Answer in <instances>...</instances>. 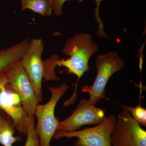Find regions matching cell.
Here are the masks:
<instances>
[{
    "mask_svg": "<svg viewBox=\"0 0 146 146\" xmlns=\"http://www.w3.org/2000/svg\"><path fill=\"white\" fill-rule=\"evenodd\" d=\"M98 50V44L93 40L92 35L89 33H79L68 38L65 42L62 52L70 58L67 59H59L57 66L65 67L68 74H72L77 77V82L70 98L71 100H76L78 81L84 73L90 71L89 60Z\"/></svg>",
    "mask_w": 146,
    "mask_h": 146,
    "instance_id": "6da1fadb",
    "label": "cell"
},
{
    "mask_svg": "<svg viewBox=\"0 0 146 146\" xmlns=\"http://www.w3.org/2000/svg\"><path fill=\"white\" fill-rule=\"evenodd\" d=\"M69 87L66 83L58 87L48 86L51 93L49 100L44 104H39L36 106L35 116L37 119V123L35 129L40 146H51V141L57 131L59 121L55 116V109Z\"/></svg>",
    "mask_w": 146,
    "mask_h": 146,
    "instance_id": "7a4b0ae2",
    "label": "cell"
},
{
    "mask_svg": "<svg viewBox=\"0 0 146 146\" xmlns=\"http://www.w3.org/2000/svg\"><path fill=\"white\" fill-rule=\"evenodd\" d=\"M124 63L117 52L110 51L104 54L97 56L96 67L97 74L91 86H84L82 91L89 95V104L95 105L104 98L105 89L110 78L115 73L122 70Z\"/></svg>",
    "mask_w": 146,
    "mask_h": 146,
    "instance_id": "3957f363",
    "label": "cell"
},
{
    "mask_svg": "<svg viewBox=\"0 0 146 146\" xmlns=\"http://www.w3.org/2000/svg\"><path fill=\"white\" fill-rule=\"evenodd\" d=\"M117 118L113 114L106 116L102 122L94 127L72 131H56L54 139L76 138L73 146H112L111 136Z\"/></svg>",
    "mask_w": 146,
    "mask_h": 146,
    "instance_id": "277c9868",
    "label": "cell"
},
{
    "mask_svg": "<svg viewBox=\"0 0 146 146\" xmlns=\"http://www.w3.org/2000/svg\"><path fill=\"white\" fill-rule=\"evenodd\" d=\"M0 108L11 118L18 132L27 136L30 116L23 106L20 96L8 83L5 74L0 75Z\"/></svg>",
    "mask_w": 146,
    "mask_h": 146,
    "instance_id": "5b68a950",
    "label": "cell"
},
{
    "mask_svg": "<svg viewBox=\"0 0 146 146\" xmlns=\"http://www.w3.org/2000/svg\"><path fill=\"white\" fill-rule=\"evenodd\" d=\"M112 146H146V131L123 108L111 136Z\"/></svg>",
    "mask_w": 146,
    "mask_h": 146,
    "instance_id": "8992f818",
    "label": "cell"
},
{
    "mask_svg": "<svg viewBox=\"0 0 146 146\" xmlns=\"http://www.w3.org/2000/svg\"><path fill=\"white\" fill-rule=\"evenodd\" d=\"M44 46L42 39H32L20 62L31 82L39 102L42 101L43 98L42 85L44 76V61L42 56Z\"/></svg>",
    "mask_w": 146,
    "mask_h": 146,
    "instance_id": "52a82bcc",
    "label": "cell"
},
{
    "mask_svg": "<svg viewBox=\"0 0 146 146\" xmlns=\"http://www.w3.org/2000/svg\"><path fill=\"white\" fill-rule=\"evenodd\" d=\"M105 117L104 110L89 104L88 100L82 99L70 116L59 121L57 131H74L78 130L82 126L98 125Z\"/></svg>",
    "mask_w": 146,
    "mask_h": 146,
    "instance_id": "ba28073f",
    "label": "cell"
},
{
    "mask_svg": "<svg viewBox=\"0 0 146 146\" xmlns=\"http://www.w3.org/2000/svg\"><path fill=\"white\" fill-rule=\"evenodd\" d=\"M8 83L20 96L23 106L29 115H34L39 104L36 93L20 63L5 73Z\"/></svg>",
    "mask_w": 146,
    "mask_h": 146,
    "instance_id": "9c48e42d",
    "label": "cell"
},
{
    "mask_svg": "<svg viewBox=\"0 0 146 146\" xmlns=\"http://www.w3.org/2000/svg\"><path fill=\"white\" fill-rule=\"evenodd\" d=\"M29 38L8 48L0 50V75L20 63L28 48Z\"/></svg>",
    "mask_w": 146,
    "mask_h": 146,
    "instance_id": "30bf717a",
    "label": "cell"
},
{
    "mask_svg": "<svg viewBox=\"0 0 146 146\" xmlns=\"http://www.w3.org/2000/svg\"><path fill=\"white\" fill-rule=\"evenodd\" d=\"M16 130L13 120L6 112L0 108V145L13 146L16 142L22 141V136H15Z\"/></svg>",
    "mask_w": 146,
    "mask_h": 146,
    "instance_id": "8fae6325",
    "label": "cell"
},
{
    "mask_svg": "<svg viewBox=\"0 0 146 146\" xmlns=\"http://www.w3.org/2000/svg\"><path fill=\"white\" fill-rule=\"evenodd\" d=\"M68 0H52V11L55 15L57 17H61L63 14L62 7L63 4L65 2ZM80 2H81L83 0H78ZM96 2V7L94 9L95 11V19L98 23V29L97 32V35L98 36L102 37L108 38L109 36L106 34L104 31L103 23L100 18V7L101 4L102 2L107 1V0H94Z\"/></svg>",
    "mask_w": 146,
    "mask_h": 146,
    "instance_id": "7c38bea8",
    "label": "cell"
},
{
    "mask_svg": "<svg viewBox=\"0 0 146 146\" xmlns=\"http://www.w3.org/2000/svg\"><path fill=\"white\" fill-rule=\"evenodd\" d=\"M22 10L29 9L43 16H49L52 12V0H21Z\"/></svg>",
    "mask_w": 146,
    "mask_h": 146,
    "instance_id": "4fadbf2b",
    "label": "cell"
},
{
    "mask_svg": "<svg viewBox=\"0 0 146 146\" xmlns=\"http://www.w3.org/2000/svg\"><path fill=\"white\" fill-rule=\"evenodd\" d=\"M60 59L57 54L52 55L44 61V76L43 78L46 81H58L60 78L56 76L55 68Z\"/></svg>",
    "mask_w": 146,
    "mask_h": 146,
    "instance_id": "5bb4252c",
    "label": "cell"
},
{
    "mask_svg": "<svg viewBox=\"0 0 146 146\" xmlns=\"http://www.w3.org/2000/svg\"><path fill=\"white\" fill-rule=\"evenodd\" d=\"M142 94V89L140 87V94L139 97V102L138 105L136 107L130 106L121 105V106L129 110L132 118L138 122L140 125L146 126V110L142 107L141 104Z\"/></svg>",
    "mask_w": 146,
    "mask_h": 146,
    "instance_id": "9a60e30c",
    "label": "cell"
},
{
    "mask_svg": "<svg viewBox=\"0 0 146 146\" xmlns=\"http://www.w3.org/2000/svg\"><path fill=\"white\" fill-rule=\"evenodd\" d=\"M30 116V123L28 131L26 142L24 146H40L39 138L35 129L34 115Z\"/></svg>",
    "mask_w": 146,
    "mask_h": 146,
    "instance_id": "2e32d148",
    "label": "cell"
},
{
    "mask_svg": "<svg viewBox=\"0 0 146 146\" xmlns=\"http://www.w3.org/2000/svg\"><path fill=\"white\" fill-rule=\"evenodd\" d=\"M143 1H144V0H143Z\"/></svg>",
    "mask_w": 146,
    "mask_h": 146,
    "instance_id": "e0dca14e",
    "label": "cell"
}]
</instances>
